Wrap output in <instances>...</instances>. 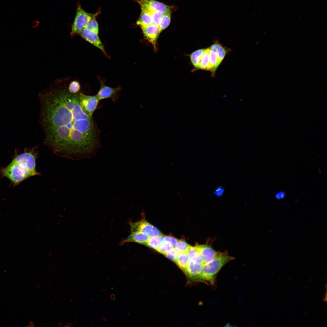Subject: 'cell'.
Segmentation results:
<instances>
[{
    "label": "cell",
    "mask_w": 327,
    "mask_h": 327,
    "mask_svg": "<svg viewBox=\"0 0 327 327\" xmlns=\"http://www.w3.org/2000/svg\"><path fill=\"white\" fill-rule=\"evenodd\" d=\"M131 231H139L147 234L150 237L162 235L161 233L156 227L144 219L130 223Z\"/></svg>",
    "instance_id": "5"
},
{
    "label": "cell",
    "mask_w": 327,
    "mask_h": 327,
    "mask_svg": "<svg viewBox=\"0 0 327 327\" xmlns=\"http://www.w3.org/2000/svg\"><path fill=\"white\" fill-rule=\"evenodd\" d=\"M140 28L145 38L152 44L156 49L157 39L160 32L159 27L153 24Z\"/></svg>",
    "instance_id": "9"
},
{
    "label": "cell",
    "mask_w": 327,
    "mask_h": 327,
    "mask_svg": "<svg viewBox=\"0 0 327 327\" xmlns=\"http://www.w3.org/2000/svg\"><path fill=\"white\" fill-rule=\"evenodd\" d=\"M190 246L183 240H177L175 246V248L180 253H187Z\"/></svg>",
    "instance_id": "23"
},
{
    "label": "cell",
    "mask_w": 327,
    "mask_h": 327,
    "mask_svg": "<svg viewBox=\"0 0 327 327\" xmlns=\"http://www.w3.org/2000/svg\"><path fill=\"white\" fill-rule=\"evenodd\" d=\"M210 49L209 48L206 49L202 57L200 63V69L211 71V66L210 60Z\"/></svg>",
    "instance_id": "17"
},
{
    "label": "cell",
    "mask_w": 327,
    "mask_h": 327,
    "mask_svg": "<svg viewBox=\"0 0 327 327\" xmlns=\"http://www.w3.org/2000/svg\"><path fill=\"white\" fill-rule=\"evenodd\" d=\"M137 2L140 5L141 9L150 12L160 11L164 13L172 12V6L156 0H139Z\"/></svg>",
    "instance_id": "7"
},
{
    "label": "cell",
    "mask_w": 327,
    "mask_h": 327,
    "mask_svg": "<svg viewBox=\"0 0 327 327\" xmlns=\"http://www.w3.org/2000/svg\"><path fill=\"white\" fill-rule=\"evenodd\" d=\"M190 261L187 253H180L175 262L180 268L184 271Z\"/></svg>",
    "instance_id": "20"
},
{
    "label": "cell",
    "mask_w": 327,
    "mask_h": 327,
    "mask_svg": "<svg viewBox=\"0 0 327 327\" xmlns=\"http://www.w3.org/2000/svg\"><path fill=\"white\" fill-rule=\"evenodd\" d=\"M80 85L78 82L74 81L71 82L68 87L69 91L72 93H76L79 92Z\"/></svg>",
    "instance_id": "27"
},
{
    "label": "cell",
    "mask_w": 327,
    "mask_h": 327,
    "mask_svg": "<svg viewBox=\"0 0 327 327\" xmlns=\"http://www.w3.org/2000/svg\"><path fill=\"white\" fill-rule=\"evenodd\" d=\"M165 13L160 11L151 12L153 24L159 27L160 21Z\"/></svg>",
    "instance_id": "24"
},
{
    "label": "cell",
    "mask_w": 327,
    "mask_h": 327,
    "mask_svg": "<svg viewBox=\"0 0 327 327\" xmlns=\"http://www.w3.org/2000/svg\"><path fill=\"white\" fill-rule=\"evenodd\" d=\"M195 247L202 257L204 263L213 260L216 257L218 253L208 245H198Z\"/></svg>",
    "instance_id": "11"
},
{
    "label": "cell",
    "mask_w": 327,
    "mask_h": 327,
    "mask_svg": "<svg viewBox=\"0 0 327 327\" xmlns=\"http://www.w3.org/2000/svg\"><path fill=\"white\" fill-rule=\"evenodd\" d=\"M99 12L91 14L86 12L81 8L80 3L77 5V12L73 23L71 35H72L79 34L85 27L89 20L96 17Z\"/></svg>",
    "instance_id": "4"
},
{
    "label": "cell",
    "mask_w": 327,
    "mask_h": 327,
    "mask_svg": "<svg viewBox=\"0 0 327 327\" xmlns=\"http://www.w3.org/2000/svg\"><path fill=\"white\" fill-rule=\"evenodd\" d=\"M177 240L176 238L170 236H164V241L169 244L173 247L175 246Z\"/></svg>",
    "instance_id": "29"
},
{
    "label": "cell",
    "mask_w": 327,
    "mask_h": 327,
    "mask_svg": "<svg viewBox=\"0 0 327 327\" xmlns=\"http://www.w3.org/2000/svg\"><path fill=\"white\" fill-rule=\"evenodd\" d=\"M173 247L169 244L163 241L160 244L156 250L160 253L165 255Z\"/></svg>",
    "instance_id": "28"
},
{
    "label": "cell",
    "mask_w": 327,
    "mask_h": 327,
    "mask_svg": "<svg viewBox=\"0 0 327 327\" xmlns=\"http://www.w3.org/2000/svg\"><path fill=\"white\" fill-rule=\"evenodd\" d=\"M187 253L190 261L202 266L204 263L202 257L195 246H190Z\"/></svg>",
    "instance_id": "15"
},
{
    "label": "cell",
    "mask_w": 327,
    "mask_h": 327,
    "mask_svg": "<svg viewBox=\"0 0 327 327\" xmlns=\"http://www.w3.org/2000/svg\"><path fill=\"white\" fill-rule=\"evenodd\" d=\"M150 237L146 234L139 231L131 232L130 234L121 243L123 244L128 242H134L146 245Z\"/></svg>",
    "instance_id": "12"
},
{
    "label": "cell",
    "mask_w": 327,
    "mask_h": 327,
    "mask_svg": "<svg viewBox=\"0 0 327 327\" xmlns=\"http://www.w3.org/2000/svg\"><path fill=\"white\" fill-rule=\"evenodd\" d=\"M80 92L60 88L39 94L45 143L56 154L70 158L91 157L99 145L92 116L81 106Z\"/></svg>",
    "instance_id": "1"
},
{
    "label": "cell",
    "mask_w": 327,
    "mask_h": 327,
    "mask_svg": "<svg viewBox=\"0 0 327 327\" xmlns=\"http://www.w3.org/2000/svg\"><path fill=\"white\" fill-rule=\"evenodd\" d=\"M171 12L165 13L162 18L159 26L160 32L169 25L171 21Z\"/></svg>",
    "instance_id": "22"
},
{
    "label": "cell",
    "mask_w": 327,
    "mask_h": 327,
    "mask_svg": "<svg viewBox=\"0 0 327 327\" xmlns=\"http://www.w3.org/2000/svg\"><path fill=\"white\" fill-rule=\"evenodd\" d=\"M96 17H94L91 18L88 22L84 28L88 29L98 34V25L96 19Z\"/></svg>",
    "instance_id": "25"
},
{
    "label": "cell",
    "mask_w": 327,
    "mask_h": 327,
    "mask_svg": "<svg viewBox=\"0 0 327 327\" xmlns=\"http://www.w3.org/2000/svg\"><path fill=\"white\" fill-rule=\"evenodd\" d=\"M137 24L140 27L149 26L153 24L151 12L141 9V13Z\"/></svg>",
    "instance_id": "14"
},
{
    "label": "cell",
    "mask_w": 327,
    "mask_h": 327,
    "mask_svg": "<svg viewBox=\"0 0 327 327\" xmlns=\"http://www.w3.org/2000/svg\"><path fill=\"white\" fill-rule=\"evenodd\" d=\"M180 253L175 248L173 247L167 252L164 255L169 259L175 262Z\"/></svg>",
    "instance_id": "26"
},
{
    "label": "cell",
    "mask_w": 327,
    "mask_h": 327,
    "mask_svg": "<svg viewBox=\"0 0 327 327\" xmlns=\"http://www.w3.org/2000/svg\"><path fill=\"white\" fill-rule=\"evenodd\" d=\"M234 259L229 255L227 252H218L217 256L213 260L202 265L199 280L206 282L213 285L215 283L216 277L218 272L226 264Z\"/></svg>",
    "instance_id": "3"
},
{
    "label": "cell",
    "mask_w": 327,
    "mask_h": 327,
    "mask_svg": "<svg viewBox=\"0 0 327 327\" xmlns=\"http://www.w3.org/2000/svg\"><path fill=\"white\" fill-rule=\"evenodd\" d=\"M111 298L112 300H114L116 299L115 295L114 294H112L111 295Z\"/></svg>",
    "instance_id": "32"
},
{
    "label": "cell",
    "mask_w": 327,
    "mask_h": 327,
    "mask_svg": "<svg viewBox=\"0 0 327 327\" xmlns=\"http://www.w3.org/2000/svg\"><path fill=\"white\" fill-rule=\"evenodd\" d=\"M38 154L35 148H26L24 152L18 154L15 150L12 161L7 166L2 167L1 176L8 178L15 187L24 180L40 173L36 171V160Z\"/></svg>",
    "instance_id": "2"
},
{
    "label": "cell",
    "mask_w": 327,
    "mask_h": 327,
    "mask_svg": "<svg viewBox=\"0 0 327 327\" xmlns=\"http://www.w3.org/2000/svg\"><path fill=\"white\" fill-rule=\"evenodd\" d=\"M205 49H202L198 50L193 52L190 55L192 64L197 68L200 69V63Z\"/></svg>",
    "instance_id": "16"
},
{
    "label": "cell",
    "mask_w": 327,
    "mask_h": 327,
    "mask_svg": "<svg viewBox=\"0 0 327 327\" xmlns=\"http://www.w3.org/2000/svg\"><path fill=\"white\" fill-rule=\"evenodd\" d=\"M209 48L216 52L219 59L221 62L226 54L225 48L217 42L212 45Z\"/></svg>",
    "instance_id": "18"
},
{
    "label": "cell",
    "mask_w": 327,
    "mask_h": 327,
    "mask_svg": "<svg viewBox=\"0 0 327 327\" xmlns=\"http://www.w3.org/2000/svg\"><path fill=\"white\" fill-rule=\"evenodd\" d=\"M210 60L211 68L210 71L212 72V74L214 75L216 69L221 62L219 59L216 52L211 50L210 48Z\"/></svg>",
    "instance_id": "19"
},
{
    "label": "cell",
    "mask_w": 327,
    "mask_h": 327,
    "mask_svg": "<svg viewBox=\"0 0 327 327\" xmlns=\"http://www.w3.org/2000/svg\"><path fill=\"white\" fill-rule=\"evenodd\" d=\"M224 189L223 187L219 186L217 187L213 192V194L216 196L220 197L222 196L224 192Z\"/></svg>",
    "instance_id": "30"
},
{
    "label": "cell",
    "mask_w": 327,
    "mask_h": 327,
    "mask_svg": "<svg viewBox=\"0 0 327 327\" xmlns=\"http://www.w3.org/2000/svg\"><path fill=\"white\" fill-rule=\"evenodd\" d=\"M100 83V89L96 95L100 100L108 98H112L121 90L119 87L113 88L106 86L102 81Z\"/></svg>",
    "instance_id": "10"
},
{
    "label": "cell",
    "mask_w": 327,
    "mask_h": 327,
    "mask_svg": "<svg viewBox=\"0 0 327 327\" xmlns=\"http://www.w3.org/2000/svg\"><path fill=\"white\" fill-rule=\"evenodd\" d=\"M202 269V265L190 261L184 271L190 277L199 280Z\"/></svg>",
    "instance_id": "13"
},
{
    "label": "cell",
    "mask_w": 327,
    "mask_h": 327,
    "mask_svg": "<svg viewBox=\"0 0 327 327\" xmlns=\"http://www.w3.org/2000/svg\"><path fill=\"white\" fill-rule=\"evenodd\" d=\"M286 196L285 193L282 191H279L277 192L275 196L276 198L278 200H280L284 199Z\"/></svg>",
    "instance_id": "31"
},
{
    "label": "cell",
    "mask_w": 327,
    "mask_h": 327,
    "mask_svg": "<svg viewBox=\"0 0 327 327\" xmlns=\"http://www.w3.org/2000/svg\"><path fill=\"white\" fill-rule=\"evenodd\" d=\"M100 100L96 95H88L80 92L79 101L84 111L88 115L92 116Z\"/></svg>",
    "instance_id": "6"
},
{
    "label": "cell",
    "mask_w": 327,
    "mask_h": 327,
    "mask_svg": "<svg viewBox=\"0 0 327 327\" xmlns=\"http://www.w3.org/2000/svg\"><path fill=\"white\" fill-rule=\"evenodd\" d=\"M79 34L85 40L100 49L106 54L104 46L98 35V34L86 28L83 29Z\"/></svg>",
    "instance_id": "8"
},
{
    "label": "cell",
    "mask_w": 327,
    "mask_h": 327,
    "mask_svg": "<svg viewBox=\"0 0 327 327\" xmlns=\"http://www.w3.org/2000/svg\"><path fill=\"white\" fill-rule=\"evenodd\" d=\"M164 236L161 235L156 237H150L145 245L156 250L160 244L164 241Z\"/></svg>",
    "instance_id": "21"
}]
</instances>
